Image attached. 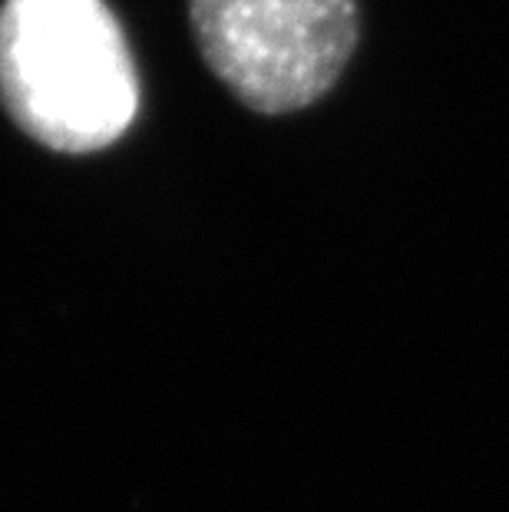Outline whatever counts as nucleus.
Listing matches in <instances>:
<instances>
[{
    "instance_id": "f257e3e1",
    "label": "nucleus",
    "mask_w": 509,
    "mask_h": 512,
    "mask_svg": "<svg viewBox=\"0 0 509 512\" xmlns=\"http://www.w3.org/2000/svg\"><path fill=\"white\" fill-rule=\"evenodd\" d=\"M0 103L53 152L113 146L139 110L136 63L113 10L103 0H4Z\"/></svg>"
},
{
    "instance_id": "f03ea898",
    "label": "nucleus",
    "mask_w": 509,
    "mask_h": 512,
    "mask_svg": "<svg viewBox=\"0 0 509 512\" xmlns=\"http://www.w3.org/2000/svg\"><path fill=\"white\" fill-rule=\"evenodd\" d=\"M202 60L248 110L298 113L331 93L361 37L357 0H189Z\"/></svg>"
}]
</instances>
